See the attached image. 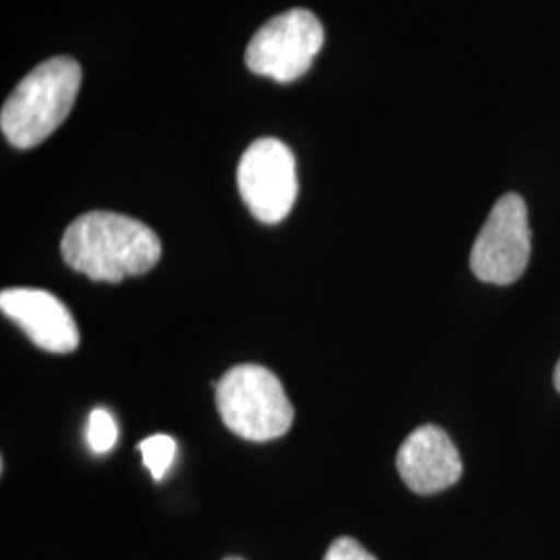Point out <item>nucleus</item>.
<instances>
[{
	"label": "nucleus",
	"instance_id": "0eeeda50",
	"mask_svg": "<svg viewBox=\"0 0 560 560\" xmlns=\"http://www.w3.org/2000/svg\"><path fill=\"white\" fill-rule=\"evenodd\" d=\"M0 310L30 340L48 353H71L80 345V330L69 307L42 289H4Z\"/></svg>",
	"mask_w": 560,
	"mask_h": 560
},
{
	"label": "nucleus",
	"instance_id": "6e6552de",
	"mask_svg": "<svg viewBox=\"0 0 560 560\" xmlns=\"http://www.w3.org/2000/svg\"><path fill=\"white\" fill-rule=\"evenodd\" d=\"M397 469L402 481L418 494H436L463 474L459 451L439 425H421L400 444Z\"/></svg>",
	"mask_w": 560,
	"mask_h": 560
},
{
	"label": "nucleus",
	"instance_id": "39448f33",
	"mask_svg": "<svg viewBox=\"0 0 560 560\" xmlns=\"http://www.w3.org/2000/svg\"><path fill=\"white\" fill-rule=\"evenodd\" d=\"M237 185L245 206L258 221L264 224L284 221L300 191L291 148L277 138L254 141L241 156Z\"/></svg>",
	"mask_w": 560,
	"mask_h": 560
},
{
	"label": "nucleus",
	"instance_id": "7ed1b4c3",
	"mask_svg": "<svg viewBox=\"0 0 560 560\" xmlns=\"http://www.w3.org/2000/svg\"><path fill=\"white\" fill-rule=\"evenodd\" d=\"M214 386L222 423L240 439L275 441L291 430L293 405L268 368L256 363L235 365Z\"/></svg>",
	"mask_w": 560,
	"mask_h": 560
},
{
	"label": "nucleus",
	"instance_id": "f03ea898",
	"mask_svg": "<svg viewBox=\"0 0 560 560\" xmlns=\"http://www.w3.org/2000/svg\"><path fill=\"white\" fill-rule=\"evenodd\" d=\"M81 85V67L69 57L44 60L11 92L0 113L7 141L30 150L52 136L69 117Z\"/></svg>",
	"mask_w": 560,
	"mask_h": 560
},
{
	"label": "nucleus",
	"instance_id": "9d476101",
	"mask_svg": "<svg viewBox=\"0 0 560 560\" xmlns=\"http://www.w3.org/2000/svg\"><path fill=\"white\" fill-rule=\"evenodd\" d=\"M119 439V430H117V423L113 420V416L106 411V409H94L90 413V420H88V444L94 453H108L113 451V446L117 444Z\"/></svg>",
	"mask_w": 560,
	"mask_h": 560
},
{
	"label": "nucleus",
	"instance_id": "f257e3e1",
	"mask_svg": "<svg viewBox=\"0 0 560 560\" xmlns=\"http://www.w3.org/2000/svg\"><path fill=\"white\" fill-rule=\"evenodd\" d=\"M62 260L96 282H120L150 272L162 256L159 235L117 212H88L71 222L60 241Z\"/></svg>",
	"mask_w": 560,
	"mask_h": 560
},
{
	"label": "nucleus",
	"instance_id": "423d86ee",
	"mask_svg": "<svg viewBox=\"0 0 560 560\" xmlns=\"http://www.w3.org/2000/svg\"><path fill=\"white\" fill-rule=\"evenodd\" d=\"M532 231L527 206L517 194H506L492 208L471 247V270L490 284H513L529 264Z\"/></svg>",
	"mask_w": 560,
	"mask_h": 560
},
{
	"label": "nucleus",
	"instance_id": "f8f14e48",
	"mask_svg": "<svg viewBox=\"0 0 560 560\" xmlns=\"http://www.w3.org/2000/svg\"><path fill=\"white\" fill-rule=\"evenodd\" d=\"M555 388L560 393V360L557 363V370H555Z\"/></svg>",
	"mask_w": 560,
	"mask_h": 560
},
{
	"label": "nucleus",
	"instance_id": "9b49d317",
	"mask_svg": "<svg viewBox=\"0 0 560 560\" xmlns=\"http://www.w3.org/2000/svg\"><path fill=\"white\" fill-rule=\"evenodd\" d=\"M324 560H376L360 541L353 540V538H339L337 541H332V546L328 548Z\"/></svg>",
	"mask_w": 560,
	"mask_h": 560
},
{
	"label": "nucleus",
	"instance_id": "1a4fd4ad",
	"mask_svg": "<svg viewBox=\"0 0 560 560\" xmlns=\"http://www.w3.org/2000/svg\"><path fill=\"white\" fill-rule=\"evenodd\" d=\"M138 451L141 453L143 465L152 474V478L161 481L166 471L171 469V463L177 455V442L168 434H152L150 439L140 442Z\"/></svg>",
	"mask_w": 560,
	"mask_h": 560
},
{
	"label": "nucleus",
	"instance_id": "ddd939ff",
	"mask_svg": "<svg viewBox=\"0 0 560 560\" xmlns=\"http://www.w3.org/2000/svg\"><path fill=\"white\" fill-rule=\"evenodd\" d=\"M224 560H243V559H237V557H229V559H224Z\"/></svg>",
	"mask_w": 560,
	"mask_h": 560
},
{
	"label": "nucleus",
	"instance_id": "20e7f679",
	"mask_svg": "<svg viewBox=\"0 0 560 560\" xmlns=\"http://www.w3.org/2000/svg\"><path fill=\"white\" fill-rule=\"evenodd\" d=\"M324 46L320 20L305 9H291L264 23L245 50V65L261 78L291 83L312 67Z\"/></svg>",
	"mask_w": 560,
	"mask_h": 560
}]
</instances>
